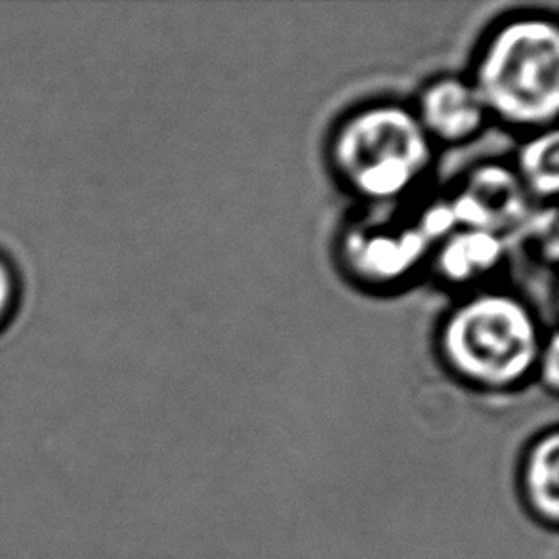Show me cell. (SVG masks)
<instances>
[{"label":"cell","mask_w":559,"mask_h":559,"mask_svg":"<svg viewBox=\"0 0 559 559\" xmlns=\"http://www.w3.org/2000/svg\"><path fill=\"white\" fill-rule=\"evenodd\" d=\"M548 333L538 311L510 288L469 290L439 323V359L477 392L510 393L537 378Z\"/></svg>","instance_id":"1"},{"label":"cell","mask_w":559,"mask_h":559,"mask_svg":"<svg viewBox=\"0 0 559 559\" xmlns=\"http://www.w3.org/2000/svg\"><path fill=\"white\" fill-rule=\"evenodd\" d=\"M438 145L413 106L374 99L334 124L326 157L334 178L369 209H392L430 182Z\"/></svg>","instance_id":"2"},{"label":"cell","mask_w":559,"mask_h":559,"mask_svg":"<svg viewBox=\"0 0 559 559\" xmlns=\"http://www.w3.org/2000/svg\"><path fill=\"white\" fill-rule=\"evenodd\" d=\"M469 81L491 119L523 130L556 129L559 23L550 14H515L485 38Z\"/></svg>","instance_id":"3"},{"label":"cell","mask_w":559,"mask_h":559,"mask_svg":"<svg viewBox=\"0 0 559 559\" xmlns=\"http://www.w3.org/2000/svg\"><path fill=\"white\" fill-rule=\"evenodd\" d=\"M436 245L416 218L415 209H371L349 219L338 235L336 257L357 287L392 290L403 287L431 262Z\"/></svg>","instance_id":"4"},{"label":"cell","mask_w":559,"mask_h":559,"mask_svg":"<svg viewBox=\"0 0 559 559\" xmlns=\"http://www.w3.org/2000/svg\"><path fill=\"white\" fill-rule=\"evenodd\" d=\"M445 195L456 226L495 231L508 241L527 229L538 209L514 167L495 160L469 168Z\"/></svg>","instance_id":"5"},{"label":"cell","mask_w":559,"mask_h":559,"mask_svg":"<svg viewBox=\"0 0 559 559\" xmlns=\"http://www.w3.org/2000/svg\"><path fill=\"white\" fill-rule=\"evenodd\" d=\"M436 145H464L484 134L491 117L469 76L441 75L424 84L413 104Z\"/></svg>","instance_id":"6"},{"label":"cell","mask_w":559,"mask_h":559,"mask_svg":"<svg viewBox=\"0 0 559 559\" xmlns=\"http://www.w3.org/2000/svg\"><path fill=\"white\" fill-rule=\"evenodd\" d=\"M510 250V241L487 229L459 227L439 242L430 264L439 280L464 293L484 288L492 275L500 272Z\"/></svg>","instance_id":"7"},{"label":"cell","mask_w":559,"mask_h":559,"mask_svg":"<svg viewBox=\"0 0 559 559\" xmlns=\"http://www.w3.org/2000/svg\"><path fill=\"white\" fill-rule=\"evenodd\" d=\"M525 512L546 527L559 522V431L552 424L527 441L515 472Z\"/></svg>","instance_id":"8"},{"label":"cell","mask_w":559,"mask_h":559,"mask_svg":"<svg viewBox=\"0 0 559 559\" xmlns=\"http://www.w3.org/2000/svg\"><path fill=\"white\" fill-rule=\"evenodd\" d=\"M518 178L537 206H550L559 188L558 129L530 134L518 150L514 165Z\"/></svg>","instance_id":"9"},{"label":"cell","mask_w":559,"mask_h":559,"mask_svg":"<svg viewBox=\"0 0 559 559\" xmlns=\"http://www.w3.org/2000/svg\"><path fill=\"white\" fill-rule=\"evenodd\" d=\"M559 336L556 329H550L546 338L543 356L538 361L537 378L540 384L545 385L546 392L556 395L559 390Z\"/></svg>","instance_id":"10"},{"label":"cell","mask_w":559,"mask_h":559,"mask_svg":"<svg viewBox=\"0 0 559 559\" xmlns=\"http://www.w3.org/2000/svg\"><path fill=\"white\" fill-rule=\"evenodd\" d=\"M12 296H14V281L8 272L7 264L0 260V323L7 318L8 310L12 306Z\"/></svg>","instance_id":"11"}]
</instances>
